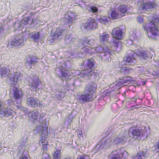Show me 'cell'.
<instances>
[{"label": "cell", "instance_id": "1", "mask_svg": "<svg viewBox=\"0 0 159 159\" xmlns=\"http://www.w3.org/2000/svg\"><path fill=\"white\" fill-rule=\"evenodd\" d=\"M149 134L148 127L143 125L134 126L131 127L129 131L130 136L136 140H145L149 136Z\"/></svg>", "mask_w": 159, "mask_h": 159}, {"label": "cell", "instance_id": "2", "mask_svg": "<svg viewBox=\"0 0 159 159\" xmlns=\"http://www.w3.org/2000/svg\"><path fill=\"white\" fill-rule=\"evenodd\" d=\"M143 27L150 37L156 38L159 37V29L154 23L150 22L148 24H146L143 25Z\"/></svg>", "mask_w": 159, "mask_h": 159}, {"label": "cell", "instance_id": "3", "mask_svg": "<svg viewBox=\"0 0 159 159\" xmlns=\"http://www.w3.org/2000/svg\"><path fill=\"white\" fill-rule=\"evenodd\" d=\"M35 130L37 131V132H40L41 142L42 144H45L48 140L49 135L48 125L47 122H44L42 125L38 126L37 128H36Z\"/></svg>", "mask_w": 159, "mask_h": 159}, {"label": "cell", "instance_id": "4", "mask_svg": "<svg viewBox=\"0 0 159 159\" xmlns=\"http://www.w3.org/2000/svg\"><path fill=\"white\" fill-rule=\"evenodd\" d=\"M128 156L127 151L124 149H119L113 152L108 159H126Z\"/></svg>", "mask_w": 159, "mask_h": 159}, {"label": "cell", "instance_id": "5", "mask_svg": "<svg viewBox=\"0 0 159 159\" xmlns=\"http://www.w3.org/2000/svg\"><path fill=\"white\" fill-rule=\"evenodd\" d=\"M26 40V37L23 35L18 36L13 39L9 43V45L11 47L16 48L24 44Z\"/></svg>", "mask_w": 159, "mask_h": 159}, {"label": "cell", "instance_id": "6", "mask_svg": "<svg viewBox=\"0 0 159 159\" xmlns=\"http://www.w3.org/2000/svg\"><path fill=\"white\" fill-rule=\"evenodd\" d=\"M84 29L87 30H95L97 29L98 24L96 21L93 18H90L83 25Z\"/></svg>", "mask_w": 159, "mask_h": 159}, {"label": "cell", "instance_id": "7", "mask_svg": "<svg viewBox=\"0 0 159 159\" xmlns=\"http://www.w3.org/2000/svg\"><path fill=\"white\" fill-rule=\"evenodd\" d=\"M76 18V14L72 12H68L64 19V23L66 25H70Z\"/></svg>", "mask_w": 159, "mask_h": 159}, {"label": "cell", "instance_id": "8", "mask_svg": "<svg viewBox=\"0 0 159 159\" xmlns=\"http://www.w3.org/2000/svg\"><path fill=\"white\" fill-rule=\"evenodd\" d=\"M157 6V3L153 1H149L142 4L140 8L142 11H148L150 10H153L156 8Z\"/></svg>", "mask_w": 159, "mask_h": 159}, {"label": "cell", "instance_id": "9", "mask_svg": "<svg viewBox=\"0 0 159 159\" xmlns=\"http://www.w3.org/2000/svg\"><path fill=\"white\" fill-rule=\"evenodd\" d=\"M96 88L97 86L95 84L93 83H90L88 84L86 87L84 93L93 97L96 91Z\"/></svg>", "mask_w": 159, "mask_h": 159}, {"label": "cell", "instance_id": "10", "mask_svg": "<svg viewBox=\"0 0 159 159\" xmlns=\"http://www.w3.org/2000/svg\"><path fill=\"white\" fill-rule=\"evenodd\" d=\"M112 34L113 36L117 39L121 40L123 38L124 36V32L121 28H116L113 30Z\"/></svg>", "mask_w": 159, "mask_h": 159}, {"label": "cell", "instance_id": "11", "mask_svg": "<svg viewBox=\"0 0 159 159\" xmlns=\"http://www.w3.org/2000/svg\"><path fill=\"white\" fill-rule=\"evenodd\" d=\"M28 105L32 107H38L42 106L41 102L34 98H29L27 100Z\"/></svg>", "mask_w": 159, "mask_h": 159}, {"label": "cell", "instance_id": "12", "mask_svg": "<svg viewBox=\"0 0 159 159\" xmlns=\"http://www.w3.org/2000/svg\"><path fill=\"white\" fill-rule=\"evenodd\" d=\"M124 61L126 63L128 64H134L137 62L135 54L132 52L127 53V54L126 55Z\"/></svg>", "mask_w": 159, "mask_h": 159}, {"label": "cell", "instance_id": "13", "mask_svg": "<svg viewBox=\"0 0 159 159\" xmlns=\"http://www.w3.org/2000/svg\"><path fill=\"white\" fill-rule=\"evenodd\" d=\"M64 30L61 28H59L55 30L53 33L51 34L50 37V39L52 41H54L59 38L63 34Z\"/></svg>", "mask_w": 159, "mask_h": 159}, {"label": "cell", "instance_id": "14", "mask_svg": "<svg viewBox=\"0 0 159 159\" xmlns=\"http://www.w3.org/2000/svg\"><path fill=\"white\" fill-rule=\"evenodd\" d=\"M135 53L138 57L143 59H147L149 58V53L148 52L144 49H138L136 50Z\"/></svg>", "mask_w": 159, "mask_h": 159}, {"label": "cell", "instance_id": "15", "mask_svg": "<svg viewBox=\"0 0 159 159\" xmlns=\"http://www.w3.org/2000/svg\"><path fill=\"white\" fill-rule=\"evenodd\" d=\"M40 113L38 111H34L30 114L29 116V120L33 123H35L38 122L40 120Z\"/></svg>", "mask_w": 159, "mask_h": 159}, {"label": "cell", "instance_id": "16", "mask_svg": "<svg viewBox=\"0 0 159 159\" xmlns=\"http://www.w3.org/2000/svg\"><path fill=\"white\" fill-rule=\"evenodd\" d=\"M12 94L14 98L16 101H20L21 98V94L19 89L17 87H14L13 90Z\"/></svg>", "mask_w": 159, "mask_h": 159}, {"label": "cell", "instance_id": "17", "mask_svg": "<svg viewBox=\"0 0 159 159\" xmlns=\"http://www.w3.org/2000/svg\"><path fill=\"white\" fill-rule=\"evenodd\" d=\"M93 98V97L85 93L79 96V99L83 102H90L92 100Z\"/></svg>", "mask_w": 159, "mask_h": 159}, {"label": "cell", "instance_id": "18", "mask_svg": "<svg viewBox=\"0 0 159 159\" xmlns=\"http://www.w3.org/2000/svg\"><path fill=\"white\" fill-rule=\"evenodd\" d=\"M40 85H41V81L38 78L34 77L32 79L31 83V86L33 88L37 89L40 86Z\"/></svg>", "mask_w": 159, "mask_h": 159}, {"label": "cell", "instance_id": "19", "mask_svg": "<svg viewBox=\"0 0 159 159\" xmlns=\"http://www.w3.org/2000/svg\"><path fill=\"white\" fill-rule=\"evenodd\" d=\"M14 112L10 109H6L0 112V115L3 117H10L13 115Z\"/></svg>", "mask_w": 159, "mask_h": 159}, {"label": "cell", "instance_id": "20", "mask_svg": "<svg viewBox=\"0 0 159 159\" xmlns=\"http://www.w3.org/2000/svg\"><path fill=\"white\" fill-rule=\"evenodd\" d=\"M57 72L59 75L63 78H67L68 77V73L66 71L63 70L62 69L58 68L57 70Z\"/></svg>", "mask_w": 159, "mask_h": 159}, {"label": "cell", "instance_id": "21", "mask_svg": "<svg viewBox=\"0 0 159 159\" xmlns=\"http://www.w3.org/2000/svg\"><path fill=\"white\" fill-rule=\"evenodd\" d=\"M86 67L89 69H92L95 67V62L93 59H88L85 63Z\"/></svg>", "mask_w": 159, "mask_h": 159}, {"label": "cell", "instance_id": "22", "mask_svg": "<svg viewBox=\"0 0 159 159\" xmlns=\"http://www.w3.org/2000/svg\"><path fill=\"white\" fill-rule=\"evenodd\" d=\"M37 62V59L33 56L29 57L27 59V63L30 66H32Z\"/></svg>", "mask_w": 159, "mask_h": 159}, {"label": "cell", "instance_id": "23", "mask_svg": "<svg viewBox=\"0 0 159 159\" xmlns=\"http://www.w3.org/2000/svg\"><path fill=\"white\" fill-rule=\"evenodd\" d=\"M113 44L115 48L116 49V50L120 51L121 48V43L118 41L114 40L113 41Z\"/></svg>", "mask_w": 159, "mask_h": 159}, {"label": "cell", "instance_id": "24", "mask_svg": "<svg viewBox=\"0 0 159 159\" xmlns=\"http://www.w3.org/2000/svg\"><path fill=\"white\" fill-rule=\"evenodd\" d=\"M61 154V150L57 148L55 150L53 153V159H60Z\"/></svg>", "mask_w": 159, "mask_h": 159}, {"label": "cell", "instance_id": "25", "mask_svg": "<svg viewBox=\"0 0 159 159\" xmlns=\"http://www.w3.org/2000/svg\"><path fill=\"white\" fill-rule=\"evenodd\" d=\"M9 72L8 69L5 67H0V75L1 76H6Z\"/></svg>", "mask_w": 159, "mask_h": 159}, {"label": "cell", "instance_id": "26", "mask_svg": "<svg viewBox=\"0 0 159 159\" xmlns=\"http://www.w3.org/2000/svg\"><path fill=\"white\" fill-rule=\"evenodd\" d=\"M118 10H119V11L121 12V14H124L126 13V12L127 11V6L124 5H121L119 7Z\"/></svg>", "mask_w": 159, "mask_h": 159}, {"label": "cell", "instance_id": "27", "mask_svg": "<svg viewBox=\"0 0 159 159\" xmlns=\"http://www.w3.org/2000/svg\"><path fill=\"white\" fill-rule=\"evenodd\" d=\"M109 38V35L107 34H103L101 37V41L102 43H106Z\"/></svg>", "mask_w": 159, "mask_h": 159}, {"label": "cell", "instance_id": "28", "mask_svg": "<svg viewBox=\"0 0 159 159\" xmlns=\"http://www.w3.org/2000/svg\"><path fill=\"white\" fill-rule=\"evenodd\" d=\"M99 21L101 23L106 24L107 23H108L110 22V18L107 17H102L101 18H99Z\"/></svg>", "mask_w": 159, "mask_h": 159}, {"label": "cell", "instance_id": "29", "mask_svg": "<svg viewBox=\"0 0 159 159\" xmlns=\"http://www.w3.org/2000/svg\"><path fill=\"white\" fill-rule=\"evenodd\" d=\"M40 34L39 33H35L33 34L31 36V37L33 39H34V40L37 41L40 38Z\"/></svg>", "mask_w": 159, "mask_h": 159}, {"label": "cell", "instance_id": "30", "mask_svg": "<svg viewBox=\"0 0 159 159\" xmlns=\"http://www.w3.org/2000/svg\"><path fill=\"white\" fill-rule=\"evenodd\" d=\"M110 16H111V17L113 19H116L117 17H118V14L116 12V11H112L111 12V14H110Z\"/></svg>", "mask_w": 159, "mask_h": 159}, {"label": "cell", "instance_id": "31", "mask_svg": "<svg viewBox=\"0 0 159 159\" xmlns=\"http://www.w3.org/2000/svg\"><path fill=\"white\" fill-rule=\"evenodd\" d=\"M20 159H30L29 155L27 152H25Z\"/></svg>", "mask_w": 159, "mask_h": 159}, {"label": "cell", "instance_id": "32", "mask_svg": "<svg viewBox=\"0 0 159 159\" xmlns=\"http://www.w3.org/2000/svg\"><path fill=\"white\" fill-rule=\"evenodd\" d=\"M144 154L142 152L139 153L133 159H142Z\"/></svg>", "mask_w": 159, "mask_h": 159}, {"label": "cell", "instance_id": "33", "mask_svg": "<svg viewBox=\"0 0 159 159\" xmlns=\"http://www.w3.org/2000/svg\"><path fill=\"white\" fill-rule=\"evenodd\" d=\"M131 71H132V69L131 68L127 67L124 68L122 70L123 72H124V73H126V74L130 73L131 72Z\"/></svg>", "mask_w": 159, "mask_h": 159}, {"label": "cell", "instance_id": "34", "mask_svg": "<svg viewBox=\"0 0 159 159\" xmlns=\"http://www.w3.org/2000/svg\"><path fill=\"white\" fill-rule=\"evenodd\" d=\"M77 159H90V157L86 155H81L78 157Z\"/></svg>", "mask_w": 159, "mask_h": 159}, {"label": "cell", "instance_id": "35", "mask_svg": "<svg viewBox=\"0 0 159 159\" xmlns=\"http://www.w3.org/2000/svg\"><path fill=\"white\" fill-rule=\"evenodd\" d=\"M42 159H51V158L49 154L45 153L42 156Z\"/></svg>", "mask_w": 159, "mask_h": 159}, {"label": "cell", "instance_id": "36", "mask_svg": "<svg viewBox=\"0 0 159 159\" xmlns=\"http://www.w3.org/2000/svg\"><path fill=\"white\" fill-rule=\"evenodd\" d=\"M137 21L139 23L141 24V23H143L144 22V19L142 16H139L137 18Z\"/></svg>", "mask_w": 159, "mask_h": 159}, {"label": "cell", "instance_id": "37", "mask_svg": "<svg viewBox=\"0 0 159 159\" xmlns=\"http://www.w3.org/2000/svg\"><path fill=\"white\" fill-rule=\"evenodd\" d=\"M91 10L94 13H96L98 12V9L96 7H92Z\"/></svg>", "mask_w": 159, "mask_h": 159}, {"label": "cell", "instance_id": "38", "mask_svg": "<svg viewBox=\"0 0 159 159\" xmlns=\"http://www.w3.org/2000/svg\"><path fill=\"white\" fill-rule=\"evenodd\" d=\"M4 31L3 27L2 26H0V35L2 34Z\"/></svg>", "mask_w": 159, "mask_h": 159}, {"label": "cell", "instance_id": "39", "mask_svg": "<svg viewBox=\"0 0 159 159\" xmlns=\"http://www.w3.org/2000/svg\"><path fill=\"white\" fill-rule=\"evenodd\" d=\"M156 146H157V149H159V141H158V142L157 143Z\"/></svg>", "mask_w": 159, "mask_h": 159}, {"label": "cell", "instance_id": "40", "mask_svg": "<svg viewBox=\"0 0 159 159\" xmlns=\"http://www.w3.org/2000/svg\"><path fill=\"white\" fill-rule=\"evenodd\" d=\"M70 159V158H66V159Z\"/></svg>", "mask_w": 159, "mask_h": 159}, {"label": "cell", "instance_id": "41", "mask_svg": "<svg viewBox=\"0 0 159 159\" xmlns=\"http://www.w3.org/2000/svg\"><path fill=\"white\" fill-rule=\"evenodd\" d=\"M0 106H1V105H0Z\"/></svg>", "mask_w": 159, "mask_h": 159}]
</instances>
